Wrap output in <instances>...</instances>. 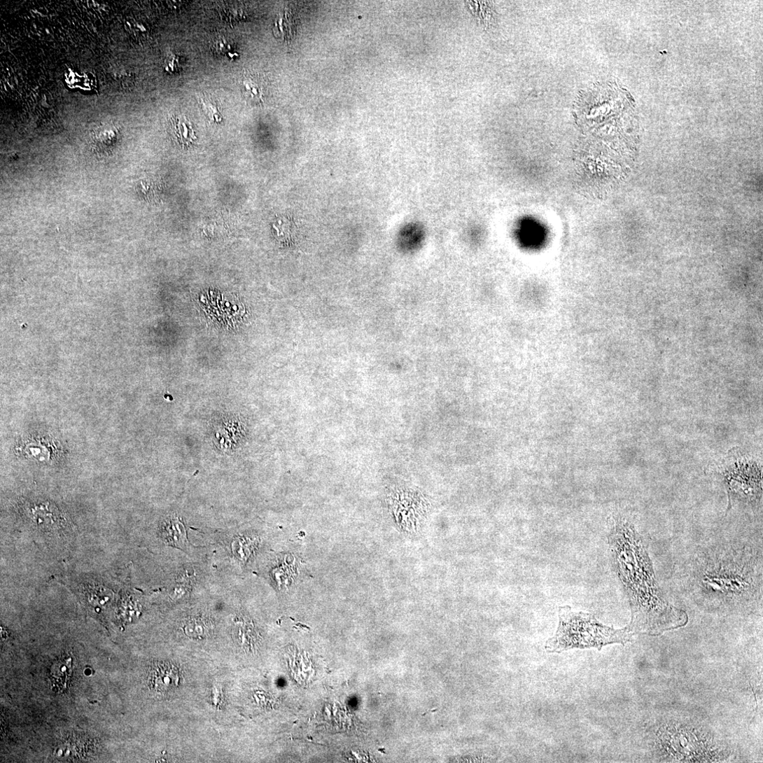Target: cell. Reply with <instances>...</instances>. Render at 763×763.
Masks as SVG:
<instances>
[{"instance_id": "6", "label": "cell", "mask_w": 763, "mask_h": 763, "mask_svg": "<svg viewBox=\"0 0 763 763\" xmlns=\"http://www.w3.org/2000/svg\"><path fill=\"white\" fill-rule=\"evenodd\" d=\"M163 540L173 547L184 550L188 546L187 533L183 520L176 516L165 519L161 526Z\"/></svg>"}, {"instance_id": "7", "label": "cell", "mask_w": 763, "mask_h": 763, "mask_svg": "<svg viewBox=\"0 0 763 763\" xmlns=\"http://www.w3.org/2000/svg\"><path fill=\"white\" fill-rule=\"evenodd\" d=\"M425 239L423 225L413 222L404 227L400 234V246L405 252L414 253L423 246Z\"/></svg>"}, {"instance_id": "11", "label": "cell", "mask_w": 763, "mask_h": 763, "mask_svg": "<svg viewBox=\"0 0 763 763\" xmlns=\"http://www.w3.org/2000/svg\"><path fill=\"white\" fill-rule=\"evenodd\" d=\"M200 104L202 106L203 111L207 115V117L213 122H220L221 120V115L219 112L218 106L208 99L200 98Z\"/></svg>"}, {"instance_id": "4", "label": "cell", "mask_w": 763, "mask_h": 763, "mask_svg": "<svg viewBox=\"0 0 763 763\" xmlns=\"http://www.w3.org/2000/svg\"><path fill=\"white\" fill-rule=\"evenodd\" d=\"M180 673L178 668L170 664H158L151 668L149 682L152 688L159 693H168L178 686Z\"/></svg>"}, {"instance_id": "2", "label": "cell", "mask_w": 763, "mask_h": 763, "mask_svg": "<svg viewBox=\"0 0 763 763\" xmlns=\"http://www.w3.org/2000/svg\"><path fill=\"white\" fill-rule=\"evenodd\" d=\"M559 623L554 637L545 643L549 653H562L573 649L595 648L601 651L608 645H625L634 634L627 628L615 629L603 625L589 613L577 612L570 606L559 608Z\"/></svg>"}, {"instance_id": "13", "label": "cell", "mask_w": 763, "mask_h": 763, "mask_svg": "<svg viewBox=\"0 0 763 763\" xmlns=\"http://www.w3.org/2000/svg\"><path fill=\"white\" fill-rule=\"evenodd\" d=\"M165 66L170 73L178 71L181 68L180 57L174 53L171 54L166 59Z\"/></svg>"}, {"instance_id": "12", "label": "cell", "mask_w": 763, "mask_h": 763, "mask_svg": "<svg viewBox=\"0 0 763 763\" xmlns=\"http://www.w3.org/2000/svg\"><path fill=\"white\" fill-rule=\"evenodd\" d=\"M214 51L220 55H232V46L223 37L218 38L213 44Z\"/></svg>"}, {"instance_id": "10", "label": "cell", "mask_w": 763, "mask_h": 763, "mask_svg": "<svg viewBox=\"0 0 763 763\" xmlns=\"http://www.w3.org/2000/svg\"><path fill=\"white\" fill-rule=\"evenodd\" d=\"M185 633L187 636L193 638H203L209 631V626L206 622L201 618L190 620L186 625Z\"/></svg>"}, {"instance_id": "8", "label": "cell", "mask_w": 763, "mask_h": 763, "mask_svg": "<svg viewBox=\"0 0 763 763\" xmlns=\"http://www.w3.org/2000/svg\"><path fill=\"white\" fill-rule=\"evenodd\" d=\"M242 92L248 103L253 105L261 106L265 103V87L263 80L258 75H245L242 83Z\"/></svg>"}, {"instance_id": "9", "label": "cell", "mask_w": 763, "mask_h": 763, "mask_svg": "<svg viewBox=\"0 0 763 763\" xmlns=\"http://www.w3.org/2000/svg\"><path fill=\"white\" fill-rule=\"evenodd\" d=\"M176 134L183 144L191 143L195 139L190 122L184 115L177 116L173 122Z\"/></svg>"}, {"instance_id": "5", "label": "cell", "mask_w": 763, "mask_h": 763, "mask_svg": "<svg viewBox=\"0 0 763 763\" xmlns=\"http://www.w3.org/2000/svg\"><path fill=\"white\" fill-rule=\"evenodd\" d=\"M545 236L541 226L531 220H522L516 227V239L521 247L527 250L540 248L545 244Z\"/></svg>"}, {"instance_id": "3", "label": "cell", "mask_w": 763, "mask_h": 763, "mask_svg": "<svg viewBox=\"0 0 763 763\" xmlns=\"http://www.w3.org/2000/svg\"><path fill=\"white\" fill-rule=\"evenodd\" d=\"M25 514L30 525L46 534L66 533L71 525L60 510L48 501L30 502L25 507Z\"/></svg>"}, {"instance_id": "1", "label": "cell", "mask_w": 763, "mask_h": 763, "mask_svg": "<svg viewBox=\"0 0 763 763\" xmlns=\"http://www.w3.org/2000/svg\"><path fill=\"white\" fill-rule=\"evenodd\" d=\"M615 568L628 595L631 621L627 628L635 634L659 636L686 626L688 615L671 605L656 582L652 561L634 526L615 520L608 536Z\"/></svg>"}]
</instances>
